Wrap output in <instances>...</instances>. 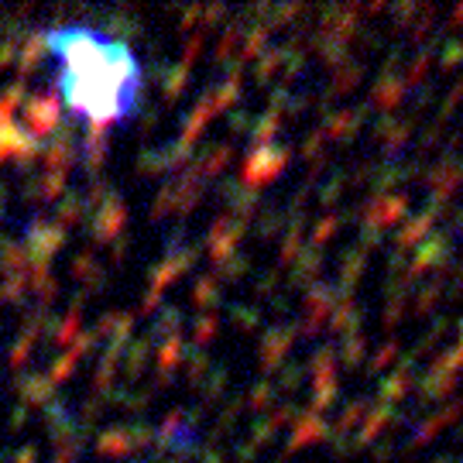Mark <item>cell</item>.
<instances>
[{
    "mask_svg": "<svg viewBox=\"0 0 463 463\" xmlns=\"http://www.w3.org/2000/svg\"><path fill=\"white\" fill-rule=\"evenodd\" d=\"M55 90L65 110L90 127H120L144 97V69L124 38L90 24H58L45 31Z\"/></svg>",
    "mask_w": 463,
    "mask_h": 463,
    "instance_id": "6da1fadb",
    "label": "cell"
}]
</instances>
